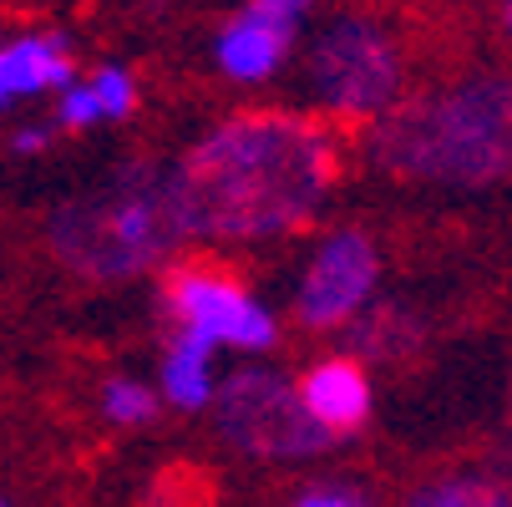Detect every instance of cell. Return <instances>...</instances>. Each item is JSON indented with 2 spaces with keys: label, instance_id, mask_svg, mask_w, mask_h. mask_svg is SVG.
Instances as JSON below:
<instances>
[{
  "label": "cell",
  "instance_id": "cell-6",
  "mask_svg": "<svg viewBox=\"0 0 512 507\" xmlns=\"http://www.w3.org/2000/svg\"><path fill=\"white\" fill-rule=\"evenodd\" d=\"M168 305H173V320H178V325L203 330L213 345H218V340L239 345V350H264V345H274V320L244 295L234 279H224V274H198V269L173 274Z\"/></svg>",
  "mask_w": 512,
  "mask_h": 507
},
{
  "label": "cell",
  "instance_id": "cell-4",
  "mask_svg": "<svg viewBox=\"0 0 512 507\" xmlns=\"http://www.w3.org/2000/svg\"><path fill=\"white\" fill-rule=\"evenodd\" d=\"M218 431L254 457H310L330 447V431L305 411L300 391L269 371H239L218 391Z\"/></svg>",
  "mask_w": 512,
  "mask_h": 507
},
{
  "label": "cell",
  "instance_id": "cell-18",
  "mask_svg": "<svg viewBox=\"0 0 512 507\" xmlns=\"http://www.w3.org/2000/svg\"><path fill=\"white\" fill-rule=\"evenodd\" d=\"M41 148H46V132H41V127L16 132V153H41Z\"/></svg>",
  "mask_w": 512,
  "mask_h": 507
},
{
  "label": "cell",
  "instance_id": "cell-9",
  "mask_svg": "<svg viewBox=\"0 0 512 507\" xmlns=\"http://www.w3.org/2000/svg\"><path fill=\"white\" fill-rule=\"evenodd\" d=\"M71 82V56L61 36H21L0 46V107Z\"/></svg>",
  "mask_w": 512,
  "mask_h": 507
},
{
  "label": "cell",
  "instance_id": "cell-3",
  "mask_svg": "<svg viewBox=\"0 0 512 507\" xmlns=\"http://www.w3.org/2000/svg\"><path fill=\"white\" fill-rule=\"evenodd\" d=\"M173 239L178 224L168 208V183H158V173L148 168L112 178V188H102L97 198L66 203L51 224L56 254L71 269L97 279H122L142 264H153Z\"/></svg>",
  "mask_w": 512,
  "mask_h": 507
},
{
  "label": "cell",
  "instance_id": "cell-2",
  "mask_svg": "<svg viewBox=\"0 0 512 507\" xmlns=\"http://www.w3.org/2000/svg\"><path fill=\"white\" fill-rule=\"evenodd\" d=\"M376 158L411 178L497 183L512 178V82H462L386 117Z\"/></svg>",
  "mask_w": 512,
  "mask_h": 507
},
{
  "label": "cell",
  "instance_id": "cell-13",
  "mask_svg": "<svg viewBox=\"0 0 512 507\" xmlns=\"http://www.w3.org/2000/svg\"><path fill=\"white\" fill-rule=\"evenodd\" d=\"M92 97H97V112H102V117H127L132 102H137L132 77H127L122 66H107V71H102V77L92 82Z\"/></svg>",
  "mask_w": 512,
  "mask_h": 507
},
{
  "label": "cell",
  "instance_id": "cell-15",
  "mask_svg": "<svg viewBox=\"0 0 512 507\" xmlns=\"http://www.w3.org/2000/svg\"><path fill=\"white\" fill-rule=\"evenodd\" d=\"M305 6H310V0H249V16L254 21H269L279 31H295V21L305 16Z\"/></svg>",
  "mask_w": 512,
  "mask_h": 507
},
{
  "label": "cell",
  "instance_id": "cell-12",
  "mask_svg": "<svg viewBox=\"0 0 512 507\" xmlns=\"http://www.w3.org/2000/svg\"><path fill=\"white\" fill-rule=\"evenodd\" d=\"M102 406H107V416L122 421V426H137V421L153 416V396L142 391V386H132V381H112L107 396H102Z\"/></svg>",
  "mask_w": 512,
  "mask_h": 507
},
{
  "label": "cell",
  "instance_id": "cell-5",
  "mask_svg": "<svg viewBox=\"0 0 512 507\" xmlns=\"http://www.w3.org/2000/svg\"><path fill=\"white\" fill-rule=\"evenodd\" d=\"M396 77V46L386 41V31L365 21H345L315 46V87L345 117L386 112V102L396 97Z\"/></svg>",
  "mask_w": 512,
  "mask_h": 507
},
{
  "label": "cell",
  "instance_id": "cell-7",
  "mask_svg": "<svg viewBox=\"0 0 512 507\" xmlns=\"http://www.w3.org/2000/svg\"><path fill=\"white\" fill-rule=\"evenodd\" d=\"M376 284V249L365 234H335L325 239V249L315 254L310 274H305V289H300V320L305 325H340L350 320L365 295Z\"/></svg>",
  "mask_w": 512,
  "mask_h": 507
},
{
  "label": "cell",
  "instance_id": "cell-1",
  "mask_svg": "<svg viewBox=\"0 0 512 507\" xmlns=\"http://www.w3.org/2000/svg\"><path fill=\"white\" fill-rule=\"evenodd\" d=\"M335 183L330 137L295 117H239L198 142L168 178L173 224L188 239H269L310 224Z\"/></svg>",
  "mask_w": 512,
  "mask_h": 507
},
{
  "label": "cell",
  "instance_id": "cell-19",
  "mask_svg": "<svg viewBox=\"0 0 512 507\" xmlns=\"http://www.w3.org/2000/svg\"><path fill=\"white\" fill-rule=\"evenodd\" d=\"M507 26H512V0H507Z\"/></svg>",
  "mask_w": 512,
  "mask_h": 507
},
{
  "label": "cell",
  "instance_id": "cell-14",
  "mask_svg": "<svg viewBox=\"0 0 512 507\" xmlns=\"http://www.w3.org/2000/svg\"><path fill=\"white\" fill-rule=\"evenodd\" d=\"M421 502H436V507H472V502H502L497 487H472V477L452 482V487H426Z\"/></svg>",
  "mask_w": 512,
  "mask_h": 507
},
{
  "label": "cell",
  "instance_id": "cell-10",
  "mask_svg": "<svg viewBox=\"0 0 512 507\" xmlns=\"http://www.w3.org/2000/svg\"><path fill=\"white\" fill-rule=\"evenodd\" d=\"M284 46H289V31L269 26V21H254L249 11L218 36V66L239 82H264L269 71L284 61Z\"/></svg>",
  "mask_w": 512,
  "mask_h": 507
},
{
  "label": "cell",
  "instance_id": "cell-8",
  "mask_svg": "<svg viewBox=\"0 0 512 507\" xmlns=\"http://www.w3.org/2000/svg\"><path fill=\"white\" fill-rule=\"evenodd\" d=\"M300 401L330 437H345V431H355L371 416V386H365L360 366H350V360H325V366H315L300 386Z\"/></svg>",
  "mask_w": 512,
  "mask_h": 507
},
{
  "label": "cell",
  "instance_id": "cell-16",
  "mask_svg": "<svg viewBox=\"0 0 512 507\" xmlns=\"http://www.w3.org/2000/svg\"><path fill=\"white\" fill-rule=\"evenodd\" d=\"M61 117H66L71 127H87V122H97L102 112H97L92 87H66V97H61Z\"/></svg>",
  "mask_w": 512,
  "mask_h": 507
},
{
  "label": "cell",
  "instance_id": "cell-11",
  "mask_svg": "<svg viewBox=\"0 0 512 507\" xmlns=\"http://www.w3.org/2000/svg\"><path fill=\"white\" fill-rule=\"evenodd\" d=\"M208 350H213V340H208L203 330L178 325V335H173V345H168V366H163V391H168V401H178V406L193 411V406H203V401L213 396Z\"/></svg>",
  "mask_w": 512,
  "mask_h": 507
},
{
  "label": "cell",
  "instance_id": "cell-17",
  "mask_svg": "<svg viewBox=\"0 0 512 507\" xmlns=\"http://www.w3.org/2000/svg\"><path fill=\"white\" fill-rule=\"evenodd\" d=\"M365 492L360 487H305L300 507H360Z\"/></svg>",
  "mask_w": 512,
  "mask_h": 507
}]
</instances>
